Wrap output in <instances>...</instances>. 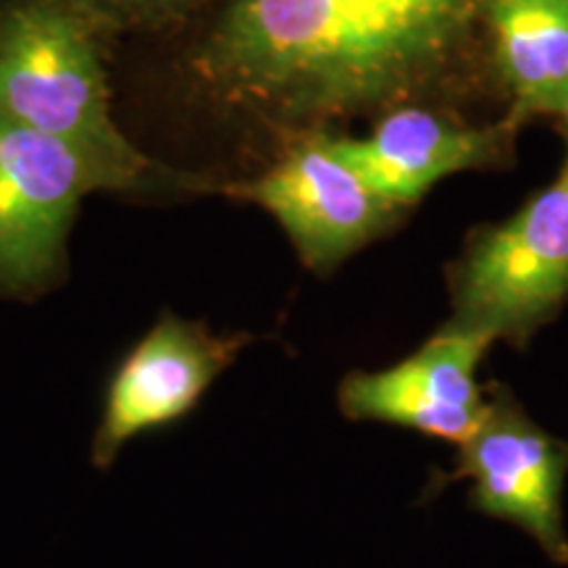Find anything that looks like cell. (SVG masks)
Here are the masks:
<instances>
[{
	"label": "cell",
	"mask_w": 568,
	"mask_h": 568,
	"mask_svg": "<svg viewBox=\"0 0 568 568\" xmlns=\"http://www.w3.org/2000/svg\"><path fill=\"white\" fill-rule=\"evenodd\" d=\"M495 339L447 322L426 343L379 372H351L337 403L351 422H379L464 445L485 414L479 366Z\"/></svg>",
	"instance_id": "7"
},
{
	"label": "cell",
	"mask_w": 568,
	"mask_h": 568,
	"mask_svg": "<svg viewBox=\"0 0 568 568\" xmlns=\"http://www.w3.org/2000/svg\"><path fill=\"white\" fill-rule=\"evenodd\" d=\"M453 324L524 347L568 301V172L481 226L447 272Z\"/></svg>",
	"instance_id": "3"
},
{
	"label": "cell",
	"mask_w": 568,
	"mask_h": 568,
	"mask_svg": "<svg viewBox=\"0 0 568 568\" xmlns=\"http://www.w3.org/2000/svg\"><path fill=\"white\" fill-rule=\"evenodd\" d=\"M487 34L516 113L539 116L564 111L568 101V0H495Z\"/></svg>",
	"instance_id": "10"
},
{
	"label": "cell",
	"mask_w": 568,
	"mask_h": 568,
	"mask_svg": "<svg viewBox=\"0 0 568 568\" xmlns=\"http://www.w3.org/2000/svg\"><path fill=\"white\" fill-rule=\"evenodd\" d=\"M495 0H232L201 67L226 95L290 116L395 109L443 82Z\"/></svg>",
	"instance_id": "1"
},
{
	"label": "cell",
	"mask_w": 568,
	"mask_h": 568,
	"mask_svg": "<svg viewBox=\"0 0 568 568\" xmlns=\"http://www.w3.org/2000/svg\"><path fill=\"white\" fill-rule=\"evenodd\" d=\"M376 195L406 211L445 176L497 163L508 124L468 126L422 105H395L366 138H332Z\"/></svg>",
	"instance_id": "9"
},
{
	"label": "cell",
	"mask_w": 568,
	"mask_h": 568,
	"mask_svg": "<svg viewBox=\"0 0 568 568\" xmlns=\"http://www.w3.org/2000/svg\"><path fill=\"white\" fill-rule=\"evenodd\" d=\"M116 176L71 142L0 116V297L45 293L61 280L77 205Z\"/></svg>",
	"instance_id": "4"
},
{
	"label": "cell",
	"mask_w": 568,
	"mask_h": 568,
	"mask_svg": "<svg viewBox=\"0 0 568 568\" xmlns=\"http://www.w3.org/2000/svg\"><path fill=\"white\" fill-rule=\"evenodd\" d=\"M226 193L272 213L316 274L335 272L400 219L324 134L295 145L266 174L226 184Z\"/></svg>",
	"instance_id": "6"
},
{
	"label": "cell",
	"mask_w": 568,
	"mask_h": 568,
	"mask_svg": "<svg viewBox=\"0 0 568 568\" xmlns=\"http://www.w3.org/2000/svg\"><path fill=\"white\" fill-rule=\"evenodd\" d=\"M564 119H566V161H564V172H568V101H566V105H564Z\"/></svg>",
	"instance_id": "12"
},
{
	"label": "cell",
	"mask_w": 568,
	"mask_h": 568,
	"mask_svg": "<svg viewBox=\"0 0 568 568\" xmlns=\"http://www.w3.org/2000/svg\"><path fill=\"white\" fill-rule=\"evenodd\" d=\"M245 343V335L222 337L203 324L163 316L111 376L92 439L95 466L109 468L132 437L187 416Z\"/></svg>",
	"instance_id": "8"
},
{
	"label": "cell",
	"mask_w": 568,
	"mask_h": 568,
	"mask_svg": "<svg viewBox=\"0 0 568 568\" xmlns=\"http://www.w3.org/2000/svg\"><path fill=\"white\" fill-rule=\"evenodd\" d=\"M101 24L84 0H11L0 9V116L71 142L142 190L161 169L111 116Z\"/></svg>",
	"instance_id": "2"
},
{
	"label": "cell",
	"mask_w": 568,
	"mask_h": 568,
	"mask_svg": "<svg viewBox=\"0 0 568 568\" xmlns=\"http://www.w3.org/2000/svg\"><path fill=\"white\" fill-rule=\"evenodd\" d=\"M568 443L542 429L500 382L487 385L477 429L458 445L456 468L435 485L471 479L468 506L514 524L542 548L552 564L568 566L564 487Z\"/></svg>",
	"instance_id": "5"
},
{
	"label": "cell",
	"mask_w": 568,
	"mask_h": 568,
	"mask_svg": "<svg viewBox=\"0 0 568 568\" xmlns=\"http://www.w3.org/2000/svg\"><path fill=\"white\" fill-rule=\"evenodd\" d=\"M113 3L124 6V9L138 11V13H166L180 9L187 0H113Z\"/></svg>",
	"instance_id": "11"
}]
</instances>
